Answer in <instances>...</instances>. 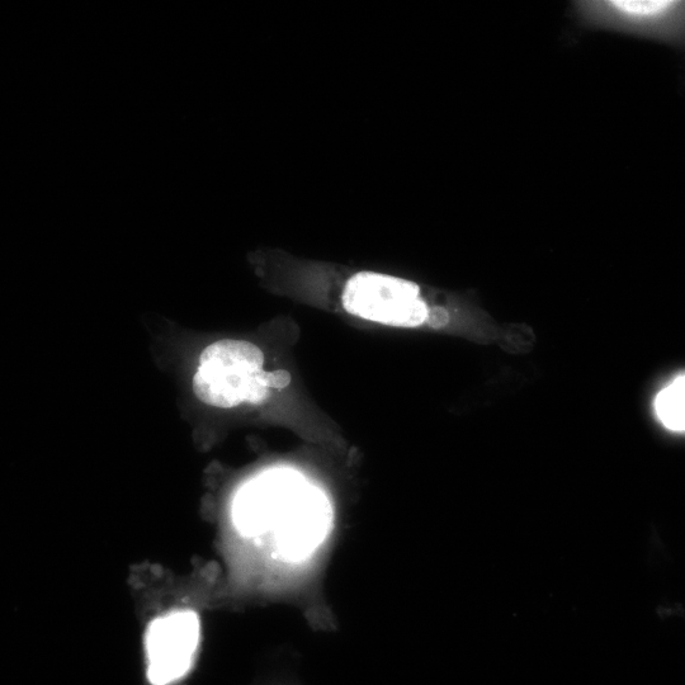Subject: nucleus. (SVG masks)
Here are the masks:
<instances>
[{"label": "nucleus", "instance_id": "f257e3e1", "mask_svg": "<svg viewBox=\"0 0 685 685\" xmlns=\"http://www.w3.org/2000/svg\"><path fill=\"white\" fill-rule=\"evenodd\" d=\"M233 521L240 535L271 548L278 559H306L329 535L332 503L300 472L276 469L255 477L234 500Z\"/></svg>", "mask_w": 685, "mask_h": 685}, {"label": "nucleus", "instance_id": "f03ea898", "mask_svg": "<svg viewBox=\"0 0 685 685\" xmlns=\"http://www.w3.org/2000/svg\"><path fill=\"white\" fill-rule=\"evenodd\" d=\"M261 348L245 340L224 339L202 352L193 376V392L206 405L231 409L261 404L271 394Z\"/></svg>", "mask_w": 685, "mask_h": 685}, {"label": "nucleus", "instance_id": "7ed1b4c3", "mask_svg": "<svg viewBox=\"0 0 685 685\" xmlns=\"http://www.w3.org/2000/svg\"><path fill=\"white\" fill-rule=\"evenodd\" d=\"M343 305L349 314L389 327L417 328L429 318L419 287L387 274L357 273L344 287Z\"/></svg>", "mask_w": 685, "mask_h": 685}, {"label": "nucleus", "instance_id": "20e7f679", "mask_svg": "<svg viewBox=\"0 0 685 685\" xmlns=\"http://www.w3.org/2000/svg\"><path fill=\"white\" fill-rule=\"evenodd\" d=\"M576 9L590 26L675 44L685 42V2L607 0L580 2Z\"/></svg>", "mask_w": 685, "mask_h": 685}, {"label": "nucleus", "instance_id": "39448f33", "mask_svg": "<svg viewBox=\"0 0 685 685\" xmlns=\"http://www.w3.org/2000/svg\"><path fill=\"white\" fill-rule=\"evenodd\" d=\"M200 639V618L192 611L170 613L151 623L146 635L150 683L167 685L184 677L196 658Z\"/></svg>", "mask_w": 685, "mask_h": 685}, {"label": "nucleus", "instance_id": "423d86ee", "mask_svg": "<svg viewBox=\"0 0 685 685\" xmlns=\"http://www.w3.org/2000/svg\"><path fill=\"white\" fill-rule=\"evenodd\" d=\"M655 411L669 431L685 433V375L677 377L659 392Z\"/></svg>", "mask_w": 685, "mask_h": 685}, {"label": "nucleus", "instance_id": "0eeeda50", "mask_svg": "<svg viewBox=\"0 0 685 685\" xmlns=\"http://www.w3.org/2000/svg\"><path fill=\"white\" fill-rule=\"evenodd\" d=\"M448 320V316L446 314V311L437 309V311H434L433 316L429 315L428 321L433 325V327H441V325L446 324Z\"/></svg>", "mask_w": 685, "mask_h": 685}]
</instances>
